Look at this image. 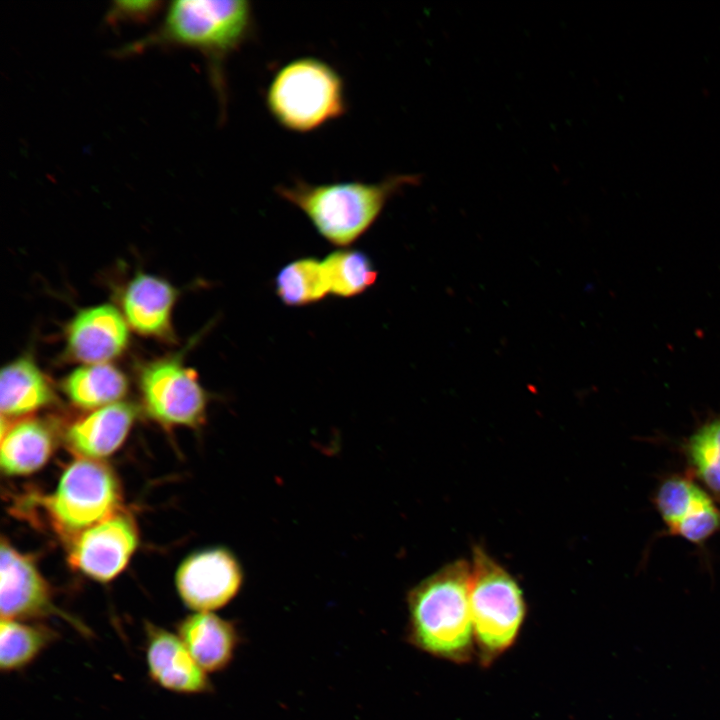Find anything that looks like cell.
<instances>
[{"label":"cell","instance_id":"obj_1","mask_svg":"<svg viewBox=\"0 0 720 720\" xmlns=\"http://www.w3.org/2000/svg\"><path fill=\"white\" fill-rule=\"evenodd\" d=\"M255 31L254 9L247 0H178L169 4L163 21L152 33L116 50L127 56L155 46H184L199 51L224 102L223 65Z\"/></svg>","mask_w":720,"mask_h":720},{"label":"cell","instance_id":"obj_2","mask_svg":"<svg viewBox=\"0 0 720 720\" xmlns=\"http://www.w3.org/2000/svg\"><path fill=\"white\" fill-rule=\"evenodd\" d=\"M471 566L452 561L424 578L407 594V641L432 656L468 663L475 641L470 609Z\"/></svg>","mask_w":720,"mask_h":720},{"label":"cell","instance_id":"obj_3","mask_svg":"<svg viewBox=\"0 0 720 720\" xmlns=\"http://www.w3.org/2000/svg\"><path fill=\"white\" fill-rule=\"evenodd\" d=\"M420 179L416 174H395L377 182L311 183L294 179L276 186L275 192L298 208L325 240L347 247L375 223L393 196L406 186L420 183Z\"/></svg>","mask_w":720,"mask_h":720},{"label":"cell","instance_id":"obj_4","mask_svg":"<svg viewBox=\"0 0 720 720\" xmlns=\"http://www.w3.org/2000/svg\"><path fill=\"white\" fill-rule=\"evenodd\" d=\"M265 104L280 127L301 134L341 118L348 110L343 77L330 63L314 56L282 65L266 89Z\"/></svg>","mask_w":720,"mask_h":720},{"label":"cell","instance_id":"obj_5","mask_svg":"<svg viewBox=\"0 0 720 720\" xmlns=\"http://www.w3.org/2000/svg\"><path fill=\"white\" fill-rule=\"evenodd\" d=\"M470 566L475 651L489 667L517 640L527 607L518 582L482 547H474Z\"/></svg>","mask_w":720,"mask_h":720},{"label":"cell","instance_id":"obj_6","mask_svg":"<svg viewBox=\"0 0 720 720\" xmlns=\"http://www.w3.org/2000/svg\"><path fill=\"white\" fill-rule=\"evenodd\" d=\"M120 502L121 489L112 470L100 460L80 457L65 468L43 506L54 527L73 538L120 511Z\"/></svg>","mask_w":720,"mask_h":720},{"label":"cell","instance_id":"obj_7","mask_svg":"<svg viewBox=\"0 0 720 720\" xmlns=\"http://www.w3.org/2000/svg\"><path fill=\"white\" fill-rule=\"evenodd\" d=\"M139 388L146 411L159 423L195 428L205 422L208 394L182 360L149 362L140 371Z\"/></svg>","mask_w":720,"mask_h":720},{"label":"cell","instance_id":"obj_8","mask_svg":"<svg viewBox=\"0 0 720 720\" xmlns=\"http://www.w3.org/2000/svg\"><path fill=\"white\" fill-rule=\"evenodd\" d=\"M1 619L36 620L60 616L84 636L92 632L79 620L60 611L53 603L52 591L34 561L2 539L0 550Z\"/></svg>","mask_w":720,"mask_h":720},{"label":"cell","instance_id":"obj_9","mask_svg":"<svg viewBox=\"0 0 720 720\" xmlns=\"http://www.w3.org/2000/svg\"><path fill=\"white\" fill-rule=\"evenodd\" d=\"M242 583L241 565L224 547L190 554L175 575L180 599L194 612H213L224 607L237 595Z\"/></svg>","mask_w":720,"mask_h":720},{"label":"cell","instance_id":"obj_10","mask_svg":"<svg viewBox=\"0 0 720 720\" xmlns=\"http://www.w3.org/2000/svg\"><path fill=\"white\" fill-rule=\"evenodd\" d=\"M138 539L134 520L118 511L73 537L68 562L93 580L109 582L125 569Z\"/></svg>","mask_w":720,"mask_h":720},{"label":"cell","instance_id":"obj_11","mask_svg":"<svg viewBox=\"0 0 720 720\" xmlns=\"http://www.w3.org/2000/svg\"><path fill=\"white\" fill-rule=\"evenodd\" d=\"M144 634L147 671L153 683L167 691L184 695L213 691L207 673L177 633L145 622Z\"/></svg>","mask_w":720,"mask_h":720},{"label":"cell","instance_id":"obj_12","mask_svg":"<svg viewBox=\"0 0 720 720\" xmlns=\"http://www.w3.org/2000/svg\"><path fill=\"white\" fill-rule=\"evenodd\" d=\"M129 329L119 310L101 304L79 311L66 331L70 357L85 364L107 363L127 347Z\"/></svg>","mask_w":720,"mask_h":720},{"label":"cell","instance_id":"obj_13","mask_svg":"<svg viewBox=\"0 0 720 720\" xmlns=\"http://www.w3.org/2000/svg\"><path fill=\"white\" fill-rule=\"evenodd\" d=\"M175 288L166 280L138 273L128 283L122 298L124 317L141 335L170 338Z\"/></svg>","mask_w":720,"mask_h":720},{"label":"cell","instance_id":"obj_14","mask_svg":"<svg viewBox=\"0 0 720 720\" xmlns=\"http://www.w3.org/2000/svg\"><path fill=\"white\" fill-rule=\"evenodd\" d=\"M136 414L132 404L121 401L92 410L68 428L67 440L81 457L105 458L123 444Z\"/></svg>","mask_w":720,"mask_h":720},{"label":"cell","instance_id":"obj_15","mask_svg":"<svg viewBox=\"0 0 720 720\" xmlns=\"http://www.w3.org/2000/svg\"><path fill=\"white\" fill-rule=\"evenodd\" d=\"M177 634L206 673L220 672L233 660L239 643L231 621L213 612H194L181 619Z\"/></svg>","mask_w":720,"mask_h":720},{"label":"cell","instance_id":"obj_16","mask_svg":"<svg viewBox=\"0 0 720 720\" xmlns=\"http://www.w3.org/2000/svg\"><path fill=\"white\" fill-rule=\"evenodd\" d=\"M52 387L36 363L27 357L14 360L0 374V409L3 418L19 417L50 405Z\"/></svg>","mask_w":720,"mask_h":720},{"label":"cell","instance_id":"obj_17","mask_svg":"<svg viewBox=\"0 0 720 720\" xmlns=\"http://www.w3.org/2000/svg\"><path fill=\"white\" fill-rule=\"evenodd\" d=\"M1 432L0 465L7 475L32 474L52 455L53 436L40 420L24 419Z\"/></svg>","mask_w":720,"mask_h":720},{"label":"cell","instance_id":"obj_18","mask_svg":"<svg viewBox=\"0 0 720 720\" xmlns=\"http://www.w3.org/2000/svg\"><path fill=\"white\" fill-rule=\"evenodd\" d=\"M69 400L83 409H98L119 402L128 382L121 370L109 363L86 364L73 370L63 381Z\"/></svg>","mask_w":720,"mask_h":720},{"label":"cell","instance_id":"obj_19","mask_svg":"<svg viewBox=\"0 0 720 720\" xmlns=\"http://www.w3.org/2000/svg\"><path fill=\"white\" fill-rule=\"evenodd\" d=\"M58 639L59 633L47 625L1 619V672L13 673L26 669Z\"/></svg>","mask_w":720,"mask_h":720},{"label":"cell","instance_id":"obj_20","mask_svg":"<svg viewBox=\"0 0 720 720\" xmlns=\"http://www.w3.org/2000/svg\"><path fill=\"white\" fill-rule=\"evenodd\" d=\"M275 290L288 306H304L322 300L330 293L322 260L306 257L288 263L275 278Z\"/></svg>","mask_w":720,"mask_h":720},{"label":"cell","instance_id":"obj_21","mask_svg":"<svg viewBox=\"0 0 720 720\" xmlns=\"http://www.w3.org/2000/svg\"><path fill=\"white\" fill-rule=\"evenodd\" d=\"M330 294L348 298L363 293L373 285L377 271L364 252L356 249H339L323 260Z\"/></svg>","mask_w":720,"mask_h":720},{"label":"cell","instance_id":"obj_22","mask_svg":"<svg viewBox=\"0 0 720 720\" xmlns=\"http://www.w3.org/2000/svg\"><path fill=\"white\" fill-rule=\"evenodd\" d=\"M684 451L695 476L720 501V416L698 427Z\"/></svg>","mask_w":720,"mask_h":720},{"label":"cell","instance_id":"obj_23","mask_svg":"<svg viewBox=\"0 0 720 720\" xmlns=\"http://www.w3.org/2000/svg\"><path fill=\"white\" fill-rule=\"evenodd\" d=\"M712 498L691 477L673 475L658 486L654 503L667 531L701 509Z\"/></svg>","mask_w":720,"mask_h":720},{"label":"cell","instance_id":"obj_24","mask_svg":"<svg viewBox=\"0 0 720 720\" xmlns=\"http://www.w3.org/2000/svg\"><path fill=\"white\" fill-rule=\"evenodd\" d=\"M718 531H720V509L711 501L666 531V534L701 545Z\"/></svg>","mask_w":720,"mask_h":720},{"label":"cell","instance_id":"obj_25","mask_svg":"<svg viewBox=\"0 0 720 720\" xmlns=\"http://www.w3.org/2000/svg\"><path fill=\"white\" fill-rule=\"evenodd\" d=\"M161 8L159 1H114L106 18L110 23L126 20H146L154 16Z\"/></svg>","mask_w":720,"mask_h":720}]
</instances>
